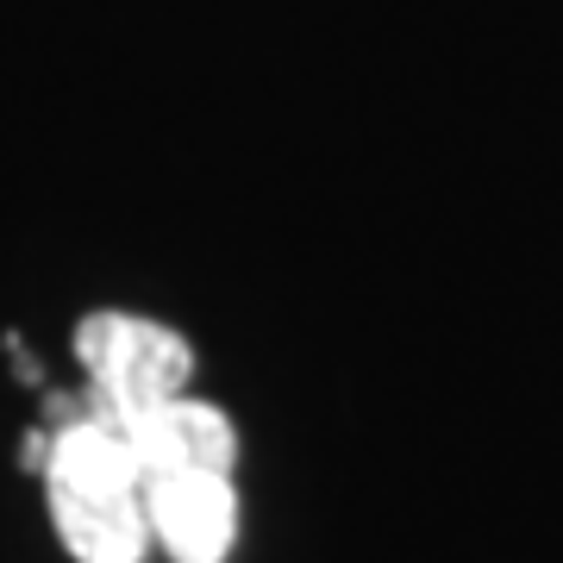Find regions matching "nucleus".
<instances>
[{
    "instance_id": "1",
    "label": "nucleus",
    "mask_w": 563,
    "mask_h": 563,
    "mask_svg": "<svg viewBox=\"0 0 563 563\" xmlns=\"http://www.w3.org/2000/svg\"><path fill=\"white\" fill-rule=\"evenodd\" d=\"M44 514L76 563H151V520H144V463L125 426L81 401V413L51 426L44 439Z\"/></svg>"
},
{
    "instance_id": "2",
    "label": "nucleus",
    "mask_w": 563,
    "mask_h": 563,
    "mask_svg": "<svg viewBox=\"0 0 563 563\" xmlns=\"http://www.w3.org/2000/svg\"><path fill=\"white\" fill-rule=\"evenodd\" d=\"M69 344L88 376V407L107 413L113 426H132L139 413L188 395V383H195V339L151 313L95 307L76 320Z\"/></svg>"
},
{
    "instance_id": "3",
    "label": "nucleus",
    "mask_w": 563,
    "mask_h": 563,
    "mask_svg": "<svg viewBox=\"0 0 563 563\" xmlns=\"http://www.w3.org/2000/svg\"><path fill=\"white\" fill-rule=\"evenodd\" d=\"M151 544L169 563H225L239 544V483L232 470H151L144 476Z\"/></svg>"
},
{
    "instance_id": "4",
    "label": "nucleus",
    "mask_w": 563,
    "mask_h": 563,
    "mask_svg": "<svg viewBox=\"0 0 563 563\" xmlns=\"http://www.w3.org/2000/svg\"><path fill=\"white\" fill-rule=\"evenodd\" d=\"M144 476L151 470H239V426L220 401H201L195 388L151 407L125 426Z\"/></svg>"
}]
</instances>
